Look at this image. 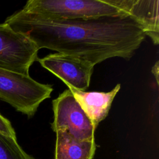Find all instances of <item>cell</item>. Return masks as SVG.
Instances as JSON below:
<instances>
[{"instance_id": "1", "label": "cell", "mask_w": 159, "mask_h": 159, "mask_svg": "<svg viewBox=\"0 0 159 159\" xmlns=\"http://www.w3.org/2000/svg\"><path fill=\"white\" fill-rule=\"evenodd\" d=\"M4 23L29 38L39 50H55L94 66L112 57L129 60L145 39L140 25L127 14L63 19L21 9Z\"/></svg>"}, {"instance_id": "2", "label": "cell", "mask_w": 159, "mask_h": 159, "mask_svg": "<svg viewBox=\"0 0 159 159\" xmlns=\"http://www.w3.org/2000/svg\"><path fill=\"white\" fill-rule=\"evenodd\" d=\"M53 88L40 83L29 75L0 68V100L17 111L32 117L40 104L50 98Z\"/></svg>"}, {"instance_id": "3", "label": "cell", "mask_w": 159, "mask_h": 159, "mask_svg": "<svg viewBox=\"0 0 159 159\" xmlns=\"http://www.w3.org/2000/svg\"><path fill=\"white\" fill-rule=\"evenodd\" d=\"M22 9L47 17L63 19L124 14L107 0H29Z\"/></svg>"}, {"instance_id": "4", "label": "cell", "mask_w": 159, "mask_h": 159, "mask_svg": "<svg viewBox=\"0 0 159 159\" xmlns=\"http://www.w3.org/2000/svg\"><path fill=\"white\" fill-rule=\"evenodd\" d=\"M52 129L61 130L79 140H94L96 127L75 98L70 89L52 101Z\"/></svg>"}, {"instance_id": "5", "label": "cell", "mask_w": 159, "mask_h": 159, "mask_svg": "<svg viewBox=\"0 0 159 159\" xmlns=\"http://www.w3.org/2000/svg\"><path fill=\"white\" fill-rule=\"evenodd\" d=\"M39 48L29 38L0 24V68L29 76Z\"/></svg>"}, {"instance_id": "6", "label": "cell", "mask_w": 159, "mask_h": 159, "mask_svg": "<svg viewBox=\"0 0 159 159\" xmlns=\"http://www.w3.org/2000/svg\"><path fill=\"white\" fill-rule=\"evenodd\" d=\"M37 61L68 88L85 91L89 86L94 66L86 61L58 52L48 54Z\"/></svg>"}, {"instance_id": "7", "label": "cell", "mask_w": 159, "mask_h": 159, "mask_svg": "<svg viewBox=\"0 0 159 159\" xmlns=\"http://www.w3.org/2000/svg\"><path fill=\"white\" fill-rule=\"evenodd\" d=\"M124 14H128L140 25L145 36L155 45L159 42L158 0H107Z\"/></svg>"}, {"instance_id": "8", "label": "cell", "mask_w": 159, "mask_h": 159, "mask_svg": "<svg viewBox=\"0 0 159 159\" xmlns=\"http://www.w3.org/2000/svg\"><path fill=\"white\" fill-rule=\"evenodd\" d=\"M83 110L96 128L107 116L112 102L120 89L117 84L109 92H86L68 88Z\"/></svg>"}, {"instance_id": "9", "label": "cell", "mask_w": 159, "mask_h": 159, "mask_svg": "<svg viewBox=\"0 0 159 159\" xmlns=\"http://www.w3.org/2000/svg\"><path fill=\"white\" fill-rule=\"evenodd\" d=\"M56 135L54 159H93L95 140H79L61 130L57 131Z\"/></svg>"}, {"instance_id": "10", "label": "cell", "mask_w": 159, "mask_h": 159, "mask_svg": "<svg viewBox=\"0 0 159 159\" xmlns=\"http://www.w3.org/2000/svg\"><path fill=\"white\" fill-rule=\"evenodd\" d=\"M0 159H37L26 153L14 139L0 134Z\"/></svg>"}, {"instance_id": "11", "label": "cell", "mask_w": 159, "mask_h": 159, "mask_svg": "<svg viewBox=\"0 0 159 159\" xmlns=\"http://www.w3.org/2000/svg\"><path fill=\"white\" fill-rule=\"evenodd\" d=\"M0 134L9 137L17 139L15 130L12 127L11 122L8 119L3 117L1 114H0Z\"/></svg>"}, {"instance_id": "12", "label": "cell", "mask_w": 159, "mask_h": 159, "mask_svg": "<svg viewBox=\"0 0 159 159\" xmlns=\"http://www.w3.org/2000/svg\"><path fill=\"white\" fill-rule=\"evenodd\" d=\"M151 71H152L153 75L155 78L157 85H158V75H159V72H158V71H159V61H157L155 62V63L152 68Z\"/></svg>"}]
</instances>
